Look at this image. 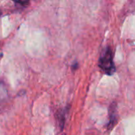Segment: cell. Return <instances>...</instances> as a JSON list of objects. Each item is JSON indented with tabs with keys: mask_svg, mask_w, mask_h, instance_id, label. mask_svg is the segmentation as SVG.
Segmentation results:
<instances>
[{
	"mask_svg": "<svg viewBox=\"0 0 135 135\" xmlns=\"http://www.w3.org/2000/svg\"><path fill=\"white\" fill-rule=\"evenodd\" d=\"M117 122V107L115 103H113L109 107V115H108V125L109 130H112Z\"/></svg>",
	"mask_w": 135,
	"mask_h": 135,
	"instance_id": "2",
	"label": "cell"
},
{
	"mask_svg": "<svg viewBox=\"0 0 135 135\" xmlns=\"http://www.w3.org/2000/svg\"><path fill=\"white\" fill-rule=\"evenodd\" d=\"M99 66L102 71L108 75H112L115 73V66L113 61V53L111 47H107L103 50L99 59Z\"/></svg>",
	"mask_w": 135,
	"mask_h": 135,
	"instance_id": "1",
	"label": "cell"
}]
</instances>
